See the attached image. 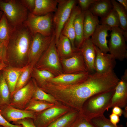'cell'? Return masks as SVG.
<instances>
[{"instance_id": "6da1fadb", "label": "cell", "mask_w": 127, "mask_h": 127, "mask_svg": "<svg viewBox=\"0 0 127 127\" xmlns=\"http://www.w3.org/2000/svg\"><path fill=\"white\" fill-rule=\"evenodd\" d=\"M120 80L113 71L104 73H90L83 82L68 85L66 90L67 96L72 106L81 111L88 99L115 89Z\"/></svg>"}, {"instance_id": "7a4b0ae2", "label": "cell", "mask_w": 127, "mask_h": 127, "mask_svg": "<svg viewBox=\"0 0 127 127\" xmlns=\"http://www.w3.org/2000/svg\"><path fill=\"white\" fill-rule=\"evenodd\" d=\"M32 33L24 23L13 27L7 47V59L19 66L27 61Z\"/></svg>"}, {"instance_id": "3957f363", "label": "cell", "mask_w": 127, "mask_h": 127, "mask_svg": "<svg viewBox=\"0 0 127 127\" xmlns=\"http://www.w3.org/2000/svg\"><path fill=\"white\" fill-rule=\"evenodd\" d=\"M115 90V88L88 99L83 105L81 115L89 120L104 115L105 111L108 110Z\"/></svg>"}, {"instance_id": "277c9868", "label": "cell", "mask_w": 127, "mask_h": 127, "mask_svg": "<svg viewBox=\"0 0 127 127\" xmlns=\"http://www.w3.org/2000/svg\"><path fill=\"white\" fill-rule=\"evenodd\" d=\"M55 39L53 32L49 46L35 67L39 70L49 71L56 76L63 73L60 59L57 53Z\"/></svg>"}, {"instance_id": "5b68a950", "label": "cell", "mask_w": 127, "mask_h": 127, "mask_svg": "<svg viewBox=\"0 0 127 127\" xmlns=\"http://www.w3.org/2000/svg\"><path fill=\"white\" fill-rule=\"evenodd\" d=\"M0 10L14 27L23 24L29 12L20 0H0Z\"/></svg>"}, {"instance_id": "8992f818", "label": "cell", "mask_w": 127, "mask_h": 127, "mask_svg": "<svg viewBox=\"0 0 127 127\" xmlns=\"http://www.w3.org/2000/svg\"><path fill=\"white\" fill-rule=\"evenodd\" d=\"M110 31L108 52L115 59L122 61L127 58V32L119 27L111 28Z\"/></svg>"}, {"instance_id": "52a82bcc", "label": "cell", "mask_w": 127, "mask_h": 127, "mask_svg": "<svg viewBox=\"0 0 127 127\" xmlns=\"http://www.w3.org/2000/svg\"><path fill=\"white\" fill-rule=\"evenodd\" d=\"M77 2V1L75 0H58L57 8L53 18L56 45L64 25Z\"/></svg>"}, {"instance_id": "ba28073f", "label": "cell", "mask_w": 127, "mask_h": 127, "mask_svg": "<svg viewBox=\"0 0 127 127\" xmlns=\"http://www.w3.org/2000/svg\"><path fill=\"white\" fill-rule=\"evenodd\" d=\"M51 13L41 16L29 12L23 23L33 33H38L45 36H52L53 19Z\"/></svg>"}, {"instance_id": "9c48e42d", "label": "cell", "mask_w": 127, "mask_h": 127, "mask_svg": "<svg viewBox=\"0 0 127 127\" xmlns=\"http://www.w3.org/2000/svg\"><path fill=\"white\" fill-rule=\"evenodd\" d=\"M52 36H47L40 34L32 33L28 52L27 64L35 67L49 46Z\"/></svg>"}, {"instance_id": "30bf717a", "label": "cell", "mask_w": 127, "mask_h": 127, "mask_svg": "<svg viewBox=\"0 0 127 127\" xmlns=\"http://www.w3.org/2000/svg\"><path fill=\"white\" fill-rule=\"evenodd\" d=\"M71 109L62 104L56 105L42 111L36 113L33 121L37 127H47Z\"/></svg>"}, {"instance_id": "8fae6325", "label": "cell", "mask_w": 127, "mask_h": 127, "mask_svg": "<svg viewBox=\"0 0 127 127\" xmlns=\"http://www.w3.org/2000/svg\"><path fill=\"white\" fill-rule=\"evenodd\" d=\"M36 83L34 79H31L25 86L13 94L10 105L16 108L24 110L32 99Z\"/></svg>"}, {"instance_id": "7c38bea8", "label": "cell", "mask_w": 127, "mask_h": 127, "mask_svg": "<svg viewBox=\"0 0 127 127\" xmlns=\"http://www.w3.org/2000/svg\"><path fill=\"white\" fill-rule=\"evenodd\" d=\"M60 61L63 73L72 74L88 71L79 50L75 52L71 57L60 59Z\"/></svg>"}, {"instance_id": "4fadbf2b", "label": "cell", "mask_w": 127, "mask_h": 127, "mask_svg": "<svg viewBox=\"0 0 127 127\" xmlns=\"http://www.w3.org/2000/svg\"><path fill=\"white\" fill-rule=\"evenodd\" d=\"M127 106V69L125 70L115 88L108 109L117 106L121 108Z\"/></svg>"}, {"instance_id": "5bb4252c", "label": "cell", "mask_w": 127, "mask_h": 127, "mask_svg": "<svg viewBox=\"0 0 127 127\" xmlns=\"http://www.w3.org/2000/svg\"><path fill=\"white\" fill-rule=\"evenodd\" d=\"M95 72L104 73L113 71L116 64V59L110 54L103 52L95 46Z\"/></svg>"}, {"instance_id": "9a60e30c", "label": "cell", "mask_w": 127, "mask_h": 127, "mask_svg": "<svg viewBox=\"0 0 127 127\" xmlns=\"http://www.w3.org/2000/svg\"><path fill=\"white\" fill-rule=\"evenodd\" d=\"M0 109L2 115L10 123L27 118L33 119L35 117L36 113L33 111L19 109L10 105L4 106Z\"/></svg>"}, {"instance_id": "2e32d148", "label": "cell", "mask_w": 127, "mask_h": 127, "mask_svg": "<svg viewBox=\"0 0 127 127\" xmlns=\"http://www.w3.org/2000/svg\"><path fill=\"white\" fill-rule=\"evenodd\" d=\"M79 50L82 54L88 71L90 73L95 72V46L90 37L84 39Z\"/></svg>"}, {"instance_id": "e0dca14e", "label": "cell", "mask_w": 127, "mask_h": 127, "mask_svg": "<svg viewBox=\"0 0 127 127\" xmlns=\"http://www.w3.org/2000/svg\"><path fill=\"white\" fill-rule=\"evenodd\" d=\"M111 29L110 27L106 25L99 24L90 37L94 45L105 53L108 52L107 38L108 31Z\"/></svg>"}, {"instance_id": "ac0fdd59", "label": "cell", "mask_w": 127, "mask_h": 127, "mask_svg": "<svg viewBox=\"0 0 127 127\" xmlns=\"http://www.w3.org/2000/svg\"><path fill=\"white\" fill-rule=\"evenodd\" d=\"M90 74L88 71L72 74L63 73L55 76L48 82L65 85L76 84L85 81Z\"/></svg>"}, {"instance_id": "d6986e66", "label": "cell", "mask_w": 127, "mask_h": 127, "mask_svg": "<svg viewBox=\"0 0 127 127\" xmlns=\"http://www.w3.org/2000/svg\"><path fill=\"white\" fill-rule=\"evenodd\" d=\"M78 6H75L73 9L71 15L65 23L61 33L67 37L71 42L73 49L75 52L78 50L75 47V35L74 22L76 15L81 11Z\"/></svg>"}, {"instance_id": "ffe728a7", "label": "cell", "mask_w": 127, "mask_h": 127, "mask_svg": "<svg viewBox=\"0 0 127 127\" xmlns=\"http://www.w3.org/2000/svg\"><path fill=\"white\" fill-rule=\"evenodd\" d=\"M27 66V64L22 67H7L2 71V72L9 89L11 98L19 77Z\"/></svg>"}, {"instance_id": "44dd1931", "label": "cell", "mask_w": 127, "mask_h": 127, "mask_svg": "<svg viewBox=\"0 0 127 127\" xmlns=\"http://www.w3.org/2000/svg\"><path fill=\"white\" fill-rule=\"evenodd\" d=\"M58 0H35V6L32 13L38 16L44 15L56 12L57 10Z\"/></svg>"}, {"instance_id": "7402d4cb", "label": "cell", "mask_w": 127, "mask_h": 127, "mask_svg": "<svg viewBox=\"0 0 127 127\" xmlns=\"http://www.w3.org/2000/svg\"><path fill=\"white\" fill-rule=\"evenodd\" d=\"M99 22L98 17L94 15L89 10L85 12L83 21L84 39L90 37L99 24Z\"/></svg>"}, {"instance_id": "603a6c76", "label": "cell", "mask_w": 127, "mask_h": 127, "mask_svg": "<svg viewBox=\"0 0 127 127\" xmlns=\"http://www.w3.org/2000/svg\"><path fill=\"white\" fill-rule=\"evenodd\" d=\"M80 114L79 111L71 109L47 127H71Z\"/></svg>"}, {"instance_id": "cb8c5ba5", "label": "cell", "mask_w": 127, "mask_h": 127, "mask_svg": "<svg viewBox=\"0 0 127 127\" xmlns=\"http://www.w3.org/2000/svg\"><path fill=\"white\" fill-rule=\"evenodd\" d=\"M56 45L57 53L60 59L70 57L75 52L73 49L69 39L61 33L60 35Z\"/></svg>"}, {"instance_id": "d4e9b609", "label": "cell", "mask_w": 127, "mask_h": 127, "mask_svg": "<svg viewBox=\"0 0 127 127\" xmlns=\"http://www.w3.org/2000/svg\"><path fill=\"white\" fill-rule=\"evenodd\" d=\"M85 12L81 11L76 16L74 21V25L75 35V45L79 50L83 43L84 37L83 21Z\"/></svg>"}, {"instance_id": "484cf974", "label": "cell", "mask_w": 127, "mask_h": 127, "mask_svg": "<svg viewBox=\"0 0 127 127\" xmlns=\"http://www.w3.org/2000/svg\"><path fill=\"white\" fill-rule=\"evenodd\" d=\"M113 8L111 0H97L92 4L89 10L94 15L102 18Z\"/></svg>"}, {"instance_id": "4316f807", "label": "cell", "mask_w": 127, "mask_h": 127, "mask_svg": "<svg viewBox=\"0 0 127 127\" xmlns=\"http://www.w3.org/2000/svg\"><path fill=\"white\" fill-rule=\"evenodd\" d=\"M13 27L3 13L0 19V43L7 47Z\"/></svg>"}, {"instance_id": "83f0119b", "label": "cell", "mask_w": 127, "mask_h": 127, "mask_svg": "<svg viewBox=\"0 0 127 127\" xmlns=\"http://www.w3.org/2000/svg\"><path fill=\"white\" fill-rule=\"evenodd\" d=\"M11 100L9 89L2 72L0 74V109L10 105Z\"/></svg>"}, {"instance_id": "f1b7e54d", "label": "cell", "mask_w": 127, "mask_h": 127, "mask_svg": "<svg viewBox=\"0 0 127 127\" xmlns=\"http://www.w3.org/2000/svg\"><path fill=\"white\" fill-rule=\"evenodd\" d=\"M55 76L48 71L40 70L34 67L33 69L31 77L35 80L39 87L40 88Z\"/></svg>"}, {"instance_id": "f546056e", "label": "cell", "mask_w": 127, "mask_h": 127, "mask_svg": "<svg viewBox=\"0 0 127 127\" xmlns=\"http://www.w3.org/2000/svg\"><path fill=\"white\" fill-rule=\"evenodd\" d=\"M113 8L117 12L119 18L120 28L124 31L127 32V11L117 1L111 0Z\"/></svg>"}, {"instance_id": "4dcf8cb0", "label": "cell", "mask_w": 127, "mask_h": 127, "mask_svg": "<svg viewBox=\"0 0 127 127\" xmlns=\"http://www.w3.org/2000/svg\"><path fill=\"white\" fill-rule=\"evenodd\" d=\"M56 105L54 103L48 102L32 99L24 110L32 111L35 113L38 112Z\"/></svg>"}, {"instance_id": "1f68e13d", "label": "cell", "mask_w": 127, "mask_h": 127, "mask_svg": "<svg viewBox=\"0 0 127 127\" xmlns=\"http://www.w3.org/2000/svg\"><path fill=\"white\" fill-rule=\"evenodd\" d=\"M100 22V24L106 25L111 28L120 27L118 15L113 8L106 16L101 18Z\"/></svg>"}, {"instance_id": "d6a6232c", "label": "cell", "mask_w": 127, "mask_h": 127, "mask_svg": "<svg viewBox=\"0 0 127 127\" xmlns=\"http://www.w3.org/2000/svg\"><path fill=\"white\" fill-rule=\"evenodd\" d=\"M32 99L48 102L54 103L56 105L62 104L52 96L41 89L36 82L35 91Z\"/></svg>"}, {"instance_id": "836d02e7", "label": "cell", "mask_w": 127, "mask_h": 127, "mask_svg": "<svg viewBox=\"0 0 127 127\" xmlns=\"http://www.w3.org/2000/svg\"><path fill=\"white\" fill-rule=\"evenodd\" d=\"M34 67L31 65L28 64L27 67L22 72L18 80L13 94L25 86L29 81L31 79L33 69Z\"/></svg>"}, {"instance_id": "e575fe53", "label": "cell", "mask_w": 127, "mask_h": 127, "mask_svg": "<svg viewBox=\"0 0 127 127\" xmlns=\"http://www.w3.org/2000/svg\"><path fill=\"white\" fill-rule=\"evenodd\" d=\"M90 121L96 127H124L122 125L115 126L104 115L93 118Z\"/></svg>"}, {"instance_id": "d590c367", "label": "cell", "mask_w": 127, "mask_h": 127, "mask_svg": "<svg viewBox=\"0 0 127 127\" xmlns=\"http://www.w3.org/2000/svg\"><path fill=\"white\" fill-rule=\"evenodd\" d=\"M71 127H96L90 120L87 119L81 114L79 115Z\"/></svg>"}, {"instance_id": "8d00e7d4", "label": "cell", "mask_w": 127, "mask_h": 127, "mask_svg": "<svg viewBox=\"0 0 127 127\" xmlns=\"http://www.w3.org/2000/svg\"><path fill=\"white\" fill-rule=\"evenodd\" d=\"M12 123L13 124L21 125L23 127H37L33 119L30 118H24Z\"/></svg>"}, {"instance_id": "74e56055", "label": "cell", "mask_w": 127, "mask_h": 127, "mask_svg": "<svg viewBox=\"0 0 127 127\" xmlns=\"http://www.w3.org/2000/svg\"><path fill=\"white\" fill-rule=\"evenodd\" d=\"M97 0H79L77 1L81 10L85 12L88 10L91 5Z\"/></svg>"}, {"instance_id": "f35d334b", "label": "cell", "mask_w": 127, "mask_h": 127, "mask_svg": "<svg viewBox=\"0 0 127 127\" xmlns=\"http://www.w3.org/2000/svg\"><path fill=\"white\" fill-rule=\"evenodd\" d=\"M21 2L32 13L35 6V0H20Z\"/></svg>"}, {"instance_id": "ab89813d", "label": "cell", "mask_w": 127, "mask_h": 127, "mask_svg": "<svg viewBox=\"0 0 127 127\" xmlns=\"http://www.w3.org/2000/svg\"><path fill=\"white\" fill-rule=\"evenodd\" d=\"M7 47L0 43V60L8 63L7 59Z\"/></svg>"}, {"instance_id": "60d3db41", "label": "cell", "mask_w": 127, "mask_h": 127, "mask_svg": "<svg viewBox=\"0 0 127 127\" xmlns=\"http://www.w3.org/2000/svg\"><path fill=\"white\" fill-rule=\"evenodd\" d=\"M0 126L4 127H23L21 125H15L8 122L0 113Z\"/></svg>"}, {"instance_id": "b9f144b4", "label": "cell", "mask_w": 127, "mask_h": 127, "mask_svg": "<svg viewBox=\"0 0 127 127\" xmlns=\"http://www.w3.org/2000/svg\"><path fill=\"white\" fill-rule=\"evenodd\" d=\"M109 120L111 123L115 126H117V124L120 121L119 116L112 113L109 115Z\"/></svg>"}, {"instance_id": "7bdbcfd3", "label": "cell", "mask_w": 127, "mask_h": 127, "mask_svg": "<svg viewBox=\"0 0 127 127\" xmlns=\"http://www.w3.org/2000/svg\"><path fill=\"white\" fill-rule=\"evenodd\" d=\"M112 108V113L118 115L119 117L122 116L123 114V110L120 107L116 106Z\"/></svg>"}, {"instance_id": "ee69618b", "label": "cell", "mask_w": 127, "mask_h": 127, "mask_svg": "<svg viewBox=\"0 0 127 127\" xmlns=\"http://www.w3.org/2000/svg\"><path fill=\"white\" fill-rule=\"evenodd\" d=\"M116 1L124 7L126 11H127V0H117Z\"/></svg>"}, {"instance_id": "f6af8a7d", "label": "cell", "mask_w": 127, "mask_h": 127, "mask_svg": "<svg viewBox=\"0 0 127 127\" xmlns=\"http://www.w3.org/2000/svg\"><path fill=\"white\" fill-rule=\"evenodd\" d=\"M7 63L0 60V72L8 67Z\"/></svg>"}, {"instance_id": "bcb514c9", "label": "cell", "mask_w": 127, "mask_h": 127, "mask_svg": "<svg viewBox=\"0 0 127 127\" xmlns=\"http://www.w3.org/2000/svg\"><path fill=\"white\" fill-rule=\"evenodd\" d=\"M124 110L123 111V114L125 117L126 118L127 117V106L124 108Z\"/></svg>"}, {"instance_id": "7dc6e473", "label": "cell", "mask_w": 127, "mask_h": 127, "mask_svg": "<svg viewBox=\"0 0 127 127\" xmlns=\"http://www.w3.org/2000/svg\"><path fill=\"white\" fill-rule=\"evenodd\" d=\"M3 14V12L1 11L0 10V19L1 18Z\"/></svg>"}, {"instance_id": "c3c4849f", "label": "cell", "mask_w": 127, "mask_h": 127, "mask_svg": "<svg viewBox=\"0 0 127 127\" xmlns=\"http://www.w3.org/2000/svg\"><path fill=\"white\" fill-rule=\"evenodd\" d=\"M0 127H4L2 126H0Z\"/></svg>"}, {"instance_id": "681fc988", "label": "cell", "mask_w": 127, "mask_h": 127, "mask_svg": "<svg viewBox=\"0 0 127 127\" xmlns=\"http://www.w3.org/2000/svg\"><path fill=\"white\" fill-rule=\"evenodd\" d=\"M1 112V110H0V113Z\"/></svg>"}]
</instances>
